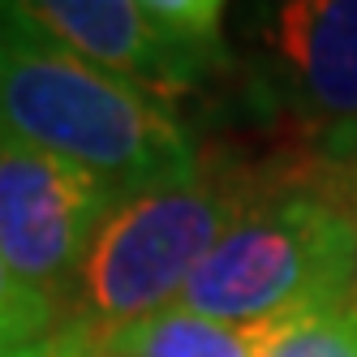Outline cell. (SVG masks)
Returning <instances> with one entry per match:
<instances>
[{
    "instance_id": "6da1fadb",
    "label": "cell",
    "mask_w": 357,
    "mask_h": 357,
    "mask_svg": "<svg viewBox=\"0 0 357 357\" xmlns=\"http://www.w3.org/2000/svg\"><path fill=\"white\" fill-rule=\"evenodd\" d=\"M0 121L121 198L202 172L194 134L168 99L52 39L22 0H0Z\"/></svg>"
},
{
    "instance_id": "7a4b0ae2",
    "label": "cell",
    "mask_w": 357,
    "mask_h": 357,
    "mask_svg": "<svg viewBox=\"0 0 357 357\" xmlns=\"http://www.w3.org/2000/svg\"><path fill=\"white\" fill-rule=\"evenodd\" d=\"M357 271V164L254 181L245 207L198 263L181 305L228 323L349 310Z\"/></svg>"
},
{
    "instance_id": "3957f363",
    "label": "cell",
    "mask_w": 357,
    "mask_h": 357,
    "mask_svg": "<svg viewBox=\"0 0 357 357\" xmlns=\"http://www.w3.org/2000/svg\"><path fill=\"white\" fill-rule=\"evenodd\" d=\"M254 181L202 168L190 181L142 190L104 220L61 319L125 327L181 301L190 275L245 207Z\"/></svg>"
},
{
    "instance_id": "277c9868",
    "label": "cell",
    "mask_w": 357,
    "mask_h": 357,
    "mask_svg": "<svg viewBox=\"0 0 357 357\" xmlns=\"http://www.w3.org/2000/svg\"><path fill=\"white\" fill-rule=\"evenodd\" d=\"M22 9L91 65L160 99L228 65L220 0H22Z\"/></svg>"
},
{
    "instance_id": "5b68a950",
    "label": "cell",
    "mask_w": 357,
    "mask_h": 357,
    "mask_svg": "<svg viewBox=\"0 0 357 357\" xmlns=\"http://www.w3.org/2000/svg\"><path fill=\"white\" fill-rule=\"evenodd\" d=\"M116 202L112 185L0 121V254L61 314Z\"/></svg>"
},
{
    "instance_id": "8992f818",
    "label": "cell",
    "mask_w": 357,
    "mask_h": 357,
    "mask_svg": "<svg viewBox=\"0 0 357 357\" xmlns=\"http://www.w3.org/2000/svg\"><path fill=\"white\" fill-rule=\"evenodd\" d=\"M259 86L310 130L327 164H357V0H280L250 9Z\"/></svg>"
},
{
    "instance_id": "52a82bcc",
    "label": "cell",
    "mask_w": 357,
    "mask_h": 357,
    "mask_svg": "<svg viewBox=\"0 0 357 357\" xmlns=\"http://www.w3.org/2000/svg\"><path fill=\"white\" fill-rule=\"evenodd\" d=\"M301 319L275 323H228L198 314L190 305H168L160 314L134 319L125 327H86L104 357H271V349L289 336Z\"/></svg>"
},
{
    "instance_id": "ba28073f",
    "label": "cell",
    "mask_w": 357,
    "mask_h": 357,
    "mask_svg": "<svg viewBox=\"0 0 357 357\" xmlns=\"http://www.w3.org/2000/svg\"><path fill=\"white\" fill-rule=\"evenodd\" d=\"M56 323H61V310L47 297H39L26 280L9 267L5 254H0V357L43 340Z\"/></svg>"
},
{
    "instance_id": "9c48e42d",
    "label": "cell",
    "mask_w": 357,
    "mask_h": 357,
    "mask_svg": "<svg viewBox=\"0 0 357 357\" xmlns=\"http://www.w3.org/2000/svg\"><path fill=\"white\" fill-rule=\"evenodd\" d=\"M271 357H357V323L349 319V310L310 314L289 327Z\"/></svg>"
},
{
    "instance_id": "30bf717a",
    "label": "cell",
    "mask_w": 357,
    "mask_h": 357,
    "mask_svg": "<svg viewBox=\"0 0 357 357\" xmlns=\"http://www.w3.org/2000/svg\"><path fill=\"white\" fill-rule=\"evenodd\" d=\"M9 357H99V349H95V336L86 331V323L61 319L43 340L17 349V353H9Z\"/></svg>"
},
{
    "instance_id": "8fae6325",
    "label": "cell",
    "mask_w": 357,
    "mask_h": 357,
    "mask_svg": "<svg viewBox=\"0 0 357 357\" xmlns=\"http://www.w3.org/2000/svg\"><path fill=\"white\" fill-rule=\"evenodd\" d=\"M349 319L357 323V271H353V293H349Z\"/></svg>"
},
{
    "instance_id": "7c38bea8",
    "label": "cell",
    "mask_w": 357,
    "mask_h": 357,
    "mask_svg": "<svg viewBox=\"0 0 357 357\" xmlns=\"http://www.w3.org/2000/svg\"><path fill=\"white\" fill-rule=\"evenodd\" d=\"M95 349H99V344H95ZM99 357H104V353H99Z\"/></svg>"
}]
</instances>
